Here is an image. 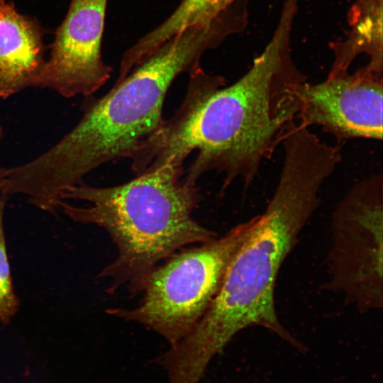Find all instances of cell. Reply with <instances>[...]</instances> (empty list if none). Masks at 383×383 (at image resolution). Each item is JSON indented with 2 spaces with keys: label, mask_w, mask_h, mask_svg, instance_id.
I'll use <instances>...</instances> for the list:
<instances>
[{
  "label": "cell",
  "mask_w": 383,
  "mask_h": 383,
  "mask_svg": "<svg viewBox=\"0 0 383 383\" xmlns=\"http://www.w3.org/2000/svg\"><path fill=\"white\" fill-rule=\"evenodd\" d=\"M107 1L71 0L37 87L72 98L90 96L107 82L112 68L101 56Z\"/></svg>",
  "instance_id": "obj_8"
},
{
  "label": "cell",
  "mask_w": 383,
  "mask_h": 383,
  "mask_svg": "<svg viewBox=\"0 0 383 383\" xmlns=\"http://www.w3.org/2000/svg\"><path fill=\"white\" fill-rule=\"evenodd\" d=\"M183 174L182 166L167 163L121 184L81 183L62 194L59 206L66 215L103 228L116 245V259L99 274L111 279L109 293L126 284L133 293L142 292L160 261L217 237L193 218L201 195Z\"/></svg>",
  "instance_id": "obj_4"
},
{
  "label": "cell",
  "mask_w": 383,
  "mask_h": 383,
  "mask_svg": "<svg viewBox=\"0 0 383 383\" xmlns=\"http://www.w3.org/2000/svg\"><path fill=\"white\" fill-rule=\"evenodd\" d=\"M296 9L287 0L276 30L248 71L226 87L222 77L197 67L173 116L140 148L143 168L182 166L196 155L185 179L196 184L206 173L223 176V188L240 181L248 187L296 122L300 93L306 82L290 55L289 37Z\"/></svg>",
  "instance_id": "obj_1"
},
{
  "label": "cell",
  "mask_w": 383,
  "mask_h": 383,
  "mask_svg": "<svg viewBox=\"0 0 383 383\" xmlns=\"http://www.w3.org/2000/svg\"><path fill=\"white\" fill-rule=\"evenodd\" d=\"M383 74L365 65L353 73L306 82L296 121L321 126L338 140L382 139Z\"/></svg>",
  "instance_id": "obj_7"
},
{
  "label": "cell",
  "mask_w": 383,
  "mask_h": 383,
  "mask_svg": "<svg viewBox=\"0 0 383 383\" xmlns=\"http://www.w3.org/2000/svg\"><path fill=\"white\" fill-rule=\"evenodd\" d=\"M283 145L282 167L270 201L230 262L210 307L183 339L203 359L211 360L237 333L252 326L267 328L302 350L279 319L276 282L339 160L330 148L309 138L293 136Z\"/></svg>",
  "instance_id": "obj_3"
},
{
  "label": "cell",
  "mask_w": 383,
  "mask_h": 383,
  "mask_svg": "<svg viewBox=\"0 0 383 383\" xmlns=\"http://www.w3.org/2000/svg\"><path fill=\"white\" fill-rule=\"evenodd\" d=\"M241 0H182L172 13L144 35L123 55L121 61L133 67L173 35L190 26L209 22Z\"/></svg>",
  "instance_id": "obj_11"
},
{
  "label": "cell",
  "mask_w": 383,
  "mask_h": 383,
  "mask_svg": "<svg viewBox=\"0 0 383 383\" xmlns=\"http://www.w3.org/2000/svg\"><path fill=\"white\" fill-rule=\"evenodd\" d=\"M382 176L353 187L333 212L326 289L360 313L382 309Z\"/></svg>",
  "instance_id": "obj_6"
},
{
  "label": "cell",
  "mask_w": 383,
  "mask_h": 383,
  "mask_svg": "<svg viewBox=\"0 0 383 383\" xmlns=\"http://www.w3.org/2000/svg\"><path fill=\"white\" fill-rule=\"evenodd\" d=\"M7 194L0 196V323L6 324L16 313L19 302L14 292L6 252L4 212Z\"/></svg>",
  "instance_id": "obj_12"
},
{
  "label": "cell",
  "mask_w": 383,
  "mask_h": 383,
  "mask_svg": "<svg viewBox=\"0 0 383 383\" xmlns=\"http://www.w3.org/2000/svg\"><path fill=\"white\" fill-rule=\"evenodd\" d=\"M256 219L255 216L237 225L221 238L174 253L150 272L138 306L110 309L107 313L143 324L171 346L177 344L192 331L210 307L230 262Z\"/></svg>",
  "instance_id": "obj_5"
},
{
  "label": "cell",
  "mask_w": 383,
  "mask_h": 383,
  "mask_svg": "<svg viewBox=\"0 0 383 383\" xmlns=\"http://www.w3.org/2000/svg\"><path fill=\"white\" fill-rule=\"evenodd\" d=\"M350 29L343 40L331 45L334 60L328 77L349 72L361 54L372 68L383 71L382 0H355L348 13Z\"/></svg>",
  "instance_id": "obj_10"
},
{
  "label": "cell",
  "mask_w": 383,
  "mask_h": 383,
  "mask_svg": "<svg viewBox=\"0 0 383 383\" xmlns=\"http://www.w3.org/2000/svg\"><path fill=\"white\" fill-rule=\"evenodd\" d=\"M4 137V130L3 128L0 126V142L1 141ZM5 181V168L0 167V192H2Z\"/></svg>",
  "instance_id": "obj_13"
},
{
  "label": "cell",
  "mask_w": 383,
  "mask_h": 383,
  "mask_svg": "<svg viewBox=\"0 0 383 383\" xmlns=\"http://www.w3.org/2000/svg\"><path fill=\"white\" fill-rule=\"evenodd\" d=\"M227 36L225 23L215 18L164 42L89 104L79 121L55 145L18 166L21 186L38 202L54 206L92 170L114 160L131 159L163 124L165 99L174 80L200 66L204 53Z\"/></svg>",
  "instance_id": "obj_2"
},
{
  "label": "cell",
  "mask_w": 383,
  "mask_h": 383,
  "mask_svg": "<svg viewBox=\"0 0 383 383\" xmlns=\"http://www.w3.org/2000/svg\"><path fill=\"white\" fill-rule=\"evenodd\" d=\"M44 35L37 18L0 0V99L37 87L46 61Z\"/></svg>",
  "instance_id": "obj_9"
}]
</instances>
